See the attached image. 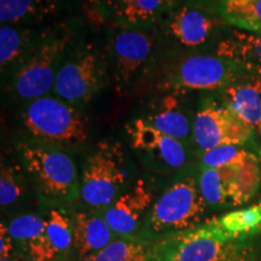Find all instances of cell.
Segmentation results:
<instances>
[{
    "mask_svg": "<svg viewBox=\"0 0 261 261\" xmlns=\"http://www.w3.org/2000/svg\"><path fill=\"white\" fill-rule=\"evenodd\" d=\"M19 123L31 143L50 148H75L87 139L85 117L76 108L56 96H44L24 104Z\"/></svg>",
    "mask_w": 261,
    "mask_h": 261,
    "instance_id": "cell-1",
    "label": "cell"
},
{
    "mask_svg": "<svg viewBox=\"0 0 261 261\" xmlns=\"http://www.w3.org/2000/svg\"><path fill=\"white\" fill-rule=\"evenodd\" d=\"M242 241L227 237L211 220L159 237L149 246V261H247Z\"/></svg>",
    "mask_w": 261,
    "mask_h": 261,
    "instance_id": "cell-2",
    "label": "cell"
},
{
    "mask_svg": "<svg viewBox=\"0 0 261 261\" xmlns=\"http://www.w3.org/2000/svg\"><path fill=\"white\" fill-rule=\"evenodd\" d=\"M70 39L71 32L65 27L44 33L23 63L11 74L10 93L24 103L47 96L54 90Z\"/></svg>",
    "mask_w": 261,
    "mask_h": 261,
    "instance_id": "cell-3",
    "label": "cell"
},
{
    "mask_svg": "<svg viewBox=\"0 0 261 261\" xmlns=\"http://www.w3.org/2000/svg\"><path fill=\"white\" fill-rule=\"evenodd\" d=\"M205 205L197 180L184 175L169 185L150 207L146 232L161 237L198 226Z\"/></svg>",
    "mask_w": 261,
    "mask_h": 261,
    "instance_id": "cell-4",
    "label": "cell"
},
{
    "mask_svg": "<svg viewBox=\"0 0 261 261\" xmlns=\"http://www.w3.org/2000/svg\"><path fill=\"white\" fill-rule=\"evenodd\" d=\"M18 152L41 197L54 202L76 197V167L65 152L35 143H21Z\"/></svg>",
    "mask_w": 261,
    "mask_h": 261,
    "instance_id": "cell-5",
    "label": "cell"
},
{
    "mask_svg": "<svg viewBox=\"0 0 261 261\" xmlns=\"http://www.w3.org/2000/svg\"><path fill=\"white\" fill-rule=\"evenodd\" d=\"M127 180L126 160L119 143H100L86 159L81 197L91 207H109Z\"/></svg>",
    "mask_w": 261,
    "mask_h": 261,
    "instance_id": "cell-6",
    "label": "cell"
},
{
    "mask_svg": "<svg viewBox=\"0 0 261 261\" xmlns=\"http://www.w3.org/2000/svg\"><path fill=\"white\" fill-rule=\"evenodd\" d=\"M107 62L92 46L75 51L57 71L55 96L73 107L87 106L104 84Z\"/></svg>",
    "mask_w": 261,
    "mask_h": 261,
    "instance_id": "cell-7",
    "label": "cell"
},
{
    "mask_svg": "<svg viewBox=\"0 0 261 261\" xmlns=\"http://www.w3.org/2000/svg\"><path fill=\"white\" fill-rule=\"evenodd\" d=\"M249 75L231 61L212 55L182 58L166 76L162 86L175 93L184 91H223Z\"/></svg>",
    "mask_w": 261,
    "mask_h": 261,
    "instance_id": "cell-8",
    "label": "cell"
},
{
    "mask_svg": "<svg viewBox=\"0 0 261 261\" xmlns=\"http://www.w3.org/2000/svg\"><path fill=\"white\" fill-rule=\"evenodd\" d=\"M155 46L154 35L138 28H121L113 33L107 55L119 92L145 73L152 61Z\"/></svg>",
    "mask_w": 261,
    "mask_h": 261,
    "instance_id": "cell-9",
    "label": "cell"
},
{
    "mask_svg": "<svg viewBox=\"0 0 261 261\" xmlns=\"http://www.w3.org/2000/svg\"><path fill=\"white\" fill-rule=\"evenodd\" d=\"M254 129L247 126L225 104L208 98L192 121V139L202 152L224 145L242 146L253 139Z\"/></svg>",
    "mask_w": 261,
    "mask_h": 261,
    "instance_id": "cell-10",
    "label": "cell"
},
{
    "mask_svg": "<svg viewBox=\"0 0 261 261\" xmlns=\"http://www.w3.org/2000/svg\"><path fill=\"white\" fill-rule=\"evenodd\" d=\"M220 19L197 6L184 5L168 15L163 33L182 47H200L207 44L220 28Z\"/></svg>",
    "mask_w": 261,
    "mask_h": 261,
    "instance_id": "cell-11",
    "label": "cell"
},
{
    "mask_svg": "<svg viewBox=\"0 0 261 261\" xmlns=\"http://www.w3.org/2000/svg\"><path fill=\"white\" fill-rule=\"evenodd\" d=\"M132 148L151 161L171 169H179L187 162V150L181 142L163 135L144 119H136L126 126Z\"/></svg>",
    "mask_w": 261,
    "mask_h": 261,
    "instance_id": "cell-12",
    "label": "cell"
},
{
    "mask_svg": "<svg viewBox=\"0 0 261 261\" xmlns=\"http://www.w3.org/2000/svg\"><path fill=\"white\" fill-rule=\"evenodd\" d=\"M151 205V189L144 180H138L107 208L103 218L114 232L130 236L136 232L140 219Z\"/></svg>",
    "mask_w": 261,
    "mask_h": 261,
    "instance_id": "cell-13",
    "label": "cell"
},
{
    "mask_svg": "<svg viewBox=\"0 0 261 261\" xmlns=\"http://www.w3.org/2000/svg\"><path fill=\"white\" fill-rule=\"evenodd\" d=\"M73 243L71 221L64 213L52 210L45 232L28 243L33 261H58L69 252Z\"/></svg>",
    "mask_w": 261,
    "mask_h": 261,
    "instance_id": "cell-14",
    "label": "cell"
},
{
    "mask_svg": "<svg viewBox=\"0 0 261 261\" xmlns=\"http://www.w3.org/2000/svg\"><path fill=\"white\" fill-rule=\"evenodd\" d=\"M221 102L247 126L261 132V77L246 75L221 91Z\"/></svg>",
    "mask_w": 261,
    "mask_h": 261,
    "instance_id": "cell-15",
    "label": "cell"
},
{
    "mask_svg": "<svg viewBox=\"0 0 261 261\" xmlns=\"http://www.w3.org/2000/svg\"><path fill=\"white\" fill-rule=\"evenodd\" d=\"M217 56L231 61L244 73L261 77V33L232 31L218 44Z\"/></svg>",
    "mask_w": 261,
    "mask_h": 261,
    "instance_id": "cell-16",
    "label": "cell"
},
{
    "mask_svg": "<svg viewBox=\"0 0 261 261\" xmlns=\"http://www.w3.org/2000/svg\"><path fill=\"white\" fill-rule=\"evenodd\" d=\"M73 244L80 260L92 255L112 242V227L106 219L91 213H77L71 221Z\"/></svg>",
    "mask_w": 261,
    "mask_h": 261,
    "instance_id": "cell-17",
    "label": "cell"
},
{
    "mask_svg": "<svg viewBox=\"0 0 261 261\" xmlns=\"http://www.w3.org/2000/svg\"><path fill=\"white\" fill-rule=\"evenodd\" d=\"M42 34H37L29 28L19 25L2 24L0 28V65L2 73H14L40 40Z\"/></svg>",
    "mask_w": 261,
    "mask_h": 261,
    "instance_id": "cell-18",
    "label": "cell"
},
{
    "mask_svg": "<svg viewBox=\"0 0 261 261\" xmlns=\"http://www.w3.org/2000/svg\"><path fill=\"white\" fill-rule=\"evenodd\" d=\"M144 120L163 135L181 143L192 137V122L187 114L178 109V100L174 96L163 98L161 108L144 117Z\"/></svg>",
    "mask_w": 261,
    "mask_h": 261,
    "instance_id": "cell-19",
    "label": "cell"
},
{
    "mask_svg": "<svg viewBox=\"0 0 261 261\" xmlns=\"http://www.w3.org/2000/svg\"><path fill=\"white\" fill-rule=\"evenodd\" d=\"M55 10L52 0H0V22L6 25L31 23L54 14Z\"/></svg>",
    "mask_w": 261,
    "mask_h": 261,
    "instance_id": "cell-20",
    "label": "cell"
},
{
    "mask_svg": "<svg viewBox=\"0 0 261 261\" xmlns=\"http://www.w3.org/2000/svg\"><path fill=\"white\" fill-rule=\"evenodd\" d=\"M217 8L220 18L237 29L261 31V0H218Z\"/></svg>",
    "mask_w": 261,
    "mask_h": 261,
    "instance_id": "cell-21",
    "label": "cell"
},
{
    "mask_svg": "<svg viewBox=\"0 0 261 261\" xmlns=\"http://www.w3.org/2000/svg\"><path fill=\"white\" fill-rule=\"evenodd\" d=\"M214 223L227 237L233 240H246L250 234L261 231V204L230 212L214 219Z\"/></svg>",
    "mask_w": 261,
    "mask_h": 261,
    "instance_id": "cell-22",
    "label": "cell"
},
{
    "mask_svg": "<svg viewBox=\"0 0 261 261\" xmlns=\"http://www.w3.org/2000/svg\"><path fill=\"white\" fill-rule=\"evenodd\" d=\"M168 5L169 0H120L115 10L122 23L138 28L156 21Z\"/></svg>",
    "mask_w": 261,
    "mask_h": 261,
    "instance_id": "cell-23",
    "label": "cell"
},
{
    "mask_svg": "<svg viewBox=\"0 0 261 261\" xmlns=\"http://www.w3.org/2000/svg\"><path fill=\"white\" fill-rule=\"evenodd\" d=\"M231 167L203 168L198 185L205 204L219 207L230 203Z\"/></svg>",
    "mask_w": 261,
    "mask_h": 261,
    "instance_id": "cell-24",
    "label": "cell"
},
{
    "mask_svg": "<svg viewBox=\"0 0 261 261\" xmlns=\"http://www.w3.org/2000/svg\"><path fill=\"white\" fill-rule=\"evenodd\" d=\"M260 181L261 169L257 158L243 165H237L231 189V205H241L249 201L255 195Z\"/></svg>",
    "mask_w": 261,
    "mask_h": 261,
    "instance_id": "cell-25",
    "label": "cell"
},
{
    "mask_svg": "<svg viewBox=\"0 0 261 261\" xmlns=\"http://www.w3.org/2000/svg\"><path fill=\"white\" fill-rule=\"evenodd\" d=\"M80 261H149V247L135 240L112 241L106 248Z\"/></svg>",
    "mask_w": 261,
    "mask_h": 261,
    "instance_id": "cell-26",
    "label": "cell"
},
{
    "mask_svg": "<svg viewBox=\"0 0 261 261\" xmlns=\"http://www.w3.org/2000/svg\"><path fill=\"white\" fill-rule=\"evenodd\" d=\"M254 158L256 156L241 146L224 145L204 152L202 155L201 162L203 168H219L226 167V166L243 165Z\"/></svg>",
    "mask_w": 261,
    "mask_h": 261,
    "instance_id": "cell-27",
    "label": "cell"
},
{
    "mask_svg": "<svg viewBox=\"0 0 261 261\" xmlns=\"http://www.w3.org/2000/svg\"><path fill=\"white\" fill-rule=\"evenodd\" d=\"M8 232L14 240L17 241H31L35 240L45 232L46 220L41 219L37 215H21L15 218L8 226Z\"/></svg>",
    "mask_w": 261,
    "mask_h": 261,
    "instance_id": "cell-28",
    "label": "cell"
},
{
    "mask_svg": "<svg viewBox=\"0 0 261 261\" xmlns=\"http://www.w3.org/2000/svg\"><path fill=\"white\" fill-rule=\"evenodd\" d=\"M23 187L16 174L15 169L11 167L2 168L0 177V204L2 207H9L14 204L21 197Z\"/></svg>",
    "mask_w": 261,
    "mask_h": 261,
    "instance_id": "cell-29",
    "label": "cell"
},
{
    "mask_svg": "<svg viewBox=\"0 0 261 261\" xmlns=\"http://www.w3.org/2000/svg\"><path fill=\"white\" fill-rule=\"evenodd\" d=\"M0 256L2 259H9V255L12 252V237L10 236L8 232V227L2 224V228H0Z\"/></svg>",
    "mask_w": 261,
    "mask_h": 261,
    "instance_id": "cell-30",
    "label": "cell"
},
{
    "mask_svg": "<svg viewBox=\"0 0 261 261\" xmlns=\"http://www.w3.org/2000/svg\"><path fill=\"white\" fill-rule=\"evenodd\" d=\"M112 2H115V5L117 4V3H119L120 2V0H112Z\"/></svg>",
    "mask_w": 261,
    "mask_h": 261,
    "instance_id": "cell-31",
    "label": "cell"
},
{
    "mask_svg": "<svg viewBox=\"0 0 261 261\" xmlns=\"http://www.w3.org/2000/svg\"><path fill=\"white\" fill-rule=\"evenodd\" d=\"M2 261H12V260H9V259H2Z\"/></svg>",
    "mask_w": 261,
    "mask_h": 261,
    "instance_id": "cell-32",
    "label": "cell"
},
{
    "mask_svg": "<svg viewBox=\"0 0 261 261\" xmlns=\"http://www.w3.org/2000/svg\"><path fill=\"white\" fill-rule=\"evenodd\" d=\"M259 33H261V31H260V32H259Z\"/></svg>",
    "mask_w": 261,
    "mask_h": 261,
    "instance_id": "cell-33",
    "label": "cell"
},
{
    "mask_svg": "<svg viewBox=\"0 0 261 261\" xmlns=\"http://www.w3.org/2000/svg\"><path fill=\"white\" fill-rule=\"evenodd\" d=\"M260 204H261V202H260Z\"/></svg>",
    "mask_w": 261,
    "mask_h": 261,
    "instance_id": "cell-34",
    "label": "cell"
},
{
    "mask_svg": "<svg viewBox=\"0 0 261 261\" xmlns=\"http://www.w3.org/2000/svg\"><path fill=\"white\" fill-rule=\"evenodd\" d=\"M260 261H261V260H260Z\"/></svg>",
    "mask_w": 261,
    "mask_h": 261,
    "instance_id": "cell-35",
    "label": "cell"
}]
</instances>
